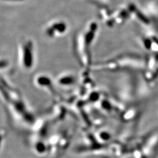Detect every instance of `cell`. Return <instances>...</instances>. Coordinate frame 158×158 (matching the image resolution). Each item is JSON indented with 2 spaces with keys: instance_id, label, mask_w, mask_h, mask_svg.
<instances>
[{
  "instance_id": "1",
  "label": "cell",
  "mask_w": 158,
  "mask_h": 158,
  "mask_svg": "<svg viewBox=\"0 0 158 158\" xmlns=\"http://www.w3.org/2000/svg\"><path fill=\"white\" fill-rule=\"evenodd\" d=\"M12 1H17V0H12Z\"/></svg>"
}]
</instances>
